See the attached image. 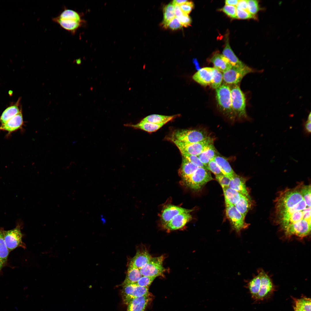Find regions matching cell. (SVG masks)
<instances>
[{
    "mask_svg": "<svg viewBox=\"0 0 311 311\" xmlns=\"http://www.w3.org/2000/svg\"><path fill=\"white\" fill-rule=\"evenodd\" d=\"M256 72L242 62L232 66L223 74V79L227 84H237L247 74Z\"/></svg>",
    "mask_w": 311,
    "mask_h": 311,
    "instance_id": "8992f818",
    "label": "cell"
},
{
    "mask_svg": "<svg viewBox=\"0 0 311 311\" xmlns=\"http://www.w3.org/2000/svg\"><path fill=\"white\" fill-rule=\"evenodd\" d=\"M170 139L180 152L197 156L214 145V140L209 136L202 141L191 143H185L170 138Z\"/></svg>",
    "mask_w": 311,
    "mask_h": 311,
    "instance_id": "277c9868",
    "label": "cell"
},
{
    "mask_svg": "<svg viewBox=\"0 0 311 311\" xmlns=\"http://www.w3.org/2000/svg\"><path fill=\"white\" fill-rule=\"evenodd\" d=\"M247 286L251 297L256 301L263 300L269 297L275 290L271 279L262 270L258 271L257 274L249 281Z\"/></svg>",
    "mask_w": 311,
    "mask_h": 311,
    "instance_id": "7a4b0ae2",
    "label": "cell"
},
{
    "mask_svg": "<svg viewBox=\"0 0 311 311\" xmlns=\"http://www.w3.org/2000/svg\"><path fill=\"white\" fill-rule=\"evenodd\" d=\"M214 68L206 67L198 70L193 76V79L201 85H211L213 78Z\"/></svg>",
    "mask_w": 311,
    "mask_h": 311,
    "instance_id": "2e32d148",
    "label": "cell"
},
{
    "mask_svg": "<svg viewBox=\"0 0 311 311\" xmlns=\"http://www.w3.org/2000/svg\"><path fill=\"white\" fill-rule=\"evenodd\" d=\"M215 178L222 189L229 187L231 179L229 177L222 174L215 176Z\"/></svg>",
    "mask_w": 311,
    "mask_h": 311,
    "instance_id": "7bdbcfd3",
    "label": "cell"
},
{
    "mask_svg": "<svg viewBox=\"0 0 311 311\" xmlns=\"http://www.w3.org/2000/svg\"><path fill=\"white\" fill-rule=\"evenodd\" d=\"M23 124V116L21 111L5 123L1 124L0 130L10 133L20 129Z\"/></svg>",
    "mask_w": 311,
    "mask_h": 311,
    "instance_id": "ac0fdd59",
    "label": "cell"
},
{
    "mask_svg": "<svg viewBox=\"0 0 311 311\" xmlns=\"http://www.w3.org/2000/svg\"><path fill=\"white\" fill-rule=\"evenodd\" d=\"M307 121L311 122V112H310L307 118Z\"/></svg>",
    "mask_w": 311,
    "mask_h": 311,
    "instance_id": "f5cc1de1",
    "label": "cell"
},
{
    "mask_svg": "<svg viewBox=\"0 0 311 311\" xmlns=\"http://www.w3.org/2000/svg\"><path fill=\"white\" fill-rule=\"evenodd\" d=\"M216 99L220 109L227 115L231 116L234 113L231 105V92L228 84H221L215 89Z\"/></svg>",
    "mask_w": 311,
    "mask_h": 311,
    "instance_id": "9c48e42d",
    "label": "cell"
},
{
    "mask_svg": "<svg viewBox=\"0 0 311 311\" xmlns=\"http://www.w3.org/2000/svg\"><path fill=\"white\" fill-rule=\"evenodd\" d=\"M150 300L149 294L135 298L127 305L126 311H144Z\"/></svg>",
    "mask_w": 311,
    "mask_h": 311,
    "instance_id": "ffe728a7",
    "label": "cell"
},
{
    "mask_svg": "<svg viewBox=\"0 0 311 311\" xmlns=\"http://www.w3.org/2000/svg\"><path fill=\"white\" fill-rule=\"evenodd\" d=\"M52 20L62 28L74 34L83 24L84 20L81 14L73 10L65 9Z\"/></svg>",
    "mask_w": 311,
    "mask_h": 311,
    "instance_id": "3957f363",
    "label": "cell"
},
{
    "mask_svg": "<svg viewBox=\"0 0 311 311\" xmlns=\"http://www.w3.org/2000/svg\"><path fill=\"white\" fill-rule=\"evenodd\" d=\"M182 26L187 27L191 25V18L187 14L183 13L178 18Z\"/></svg>",
    "mask_w": 311,
    "mask_h": 311,
    "instance_id": "ee69618b",
    "label": "cell"
},
{
    "mask_svg": "<svg viewBox=\"0 0 311 311\" xmlns=\"http://www.w3.org/2000/svg\"><path fill=\"white\" fill-rule=\"evenodd\" d=\"M191 218L192 216L190 213L179 214L163 225L164 228L168 231L178 230L183 227Z\"/></svg>",
    "mask_w": 311,
    "mask_h": 311,
    "instance_id": "5bb4252c",
    "label": "cell"
},
{
    "mask_svg": "<svg viewBox=\"0 0 311 311\" xmlns=\"http://www.w3.org/2000/svg\"><path fill=\"white\" fill-rule=\"evenodd\" d=\"M182 12L185 14H188L191 11L194 7V3L191 1H188L179 5Z\"/></svg>",
    "mask_w": 311,
    "mask_h": 311,
    "instance_id": "f6af8a7d",
    "label": "cell"
},
{
    "mask_svg": "<svg viewBox=\"0 0 311 311\" xmlns=\"http://www.w3.org/2000/svg\"><path fill=\"white\" fill-rule=\"evenodd\" d=\"M178 115L171 116L164 115L158 114H152L149 115L141 121L154 124L166 123L176 117Z\"/></svg>",
    "mask_w": 311,
    "mask_h": 311,
    "instance_id": "f1b7e54d",
    "label": "cell"
},
{
    "mask_svg": "<svg viewBox=\"0 0 311 311\" xmlns=\"http://www.w3.org/2000/svg\"><path fill=\"white\" fill-rule=\"evenodd\" d=\"M237 18L247 19L253 18L256 19L257 17L251 14L247 10L236 8Z\"/></svg>",
    "mask_w": 311,
    "mask_h": 311,
    "instance_id": "ab89813d",
    "label": "cell"
},
{
    "mask_svg": "<svg viewBox=\"0 0 311 311\" xmlns=\"http://www.w3.org/2000/svg\"><path fill=\"white\" fill-rule=\"evenodd\" d=\"M230 88L231 105L234 114L240 117H246V101L245 95L237 84H232Z\"/></svg>",
    "mask_w": 311,
    "mask_h": 311,
    "instance_id": "5b68a950",
    "label": "cell"
},
{
    "mask_svg": "<svg viewBox=\"0 0 311 311\" xmlns=\"http://www.w3.org/2000/svg\"><path fill=\"white\" fill-rule=\"evenodd\" d=\"M223 79V74L214 68L213 78L211 84L212 87L215 89L219 87L221 85Z\"/></svg>",
    "mask_w": 311,
    "mask_h": 311,
    "instance_id": "d590c367",
    "label": "cell"
},
{
    "mask_svg": "<svg viewBox=\"0 0 311 311\" xmlns=\"http://www.w3.org/2000/svg\"><path fill=\"white\" fill-rule=\"evenodd\" d=\"M211 61L214 65L215 69L223 73L228 70L232 66L225 57L220 54L214 55Z\"/></svg>",
    "mask_w": 311,
    "mask_h": 311,
    "instance_id": "44dd1931",
    "label": "cell"
},
{
    "mask_svg": "<svg viewBox=\"0 0 311 311\" xmlns=\"http://www.w3.org/2000/svg\"><path fill=\"white\" fill-rule=\"evenodd\" d=\"M164 258L163 255L152 257L148 263L139 269L142 275L156 277L163 275L166 270L163 265Z\"/></svg>",
    "mask_w": 311,
    "mask_h": 311,
    "instance_id": "8fae6325",
    "label": "cell"
},
{
    "mask_svg": "<svg viewBox=\"0 0 311 311\" xmlns=\"http://www.w3.org/2000/svg\"><path fill=\"white\" fill-rule=\"evenodd\" d=\"M2 230L5 243L10 252L18 247L25 249V244L22 241L23 234L19 224L12 230H5L2 228Z\"/></svg>",
    "mask_w": 311,
    "mask_h": 311,
    "instance_id": "30bf717a",
    "label": "cell"
},
{
    "mask_svg": "<svg viewBox=\"0 0 311 311\" xmlns=\"http://www.w3.org/2000/svg\"><path fill=\"white\" fill-rule=\"evenodd\" d=\"M174 12L175 16L177 18L178 17L183 13L179 5H174Z\"/></svg>",
    "mask_w": 311,
    "mask_h": 311,
    "instance_id": "681fc988",
    "label": "cell"
},
{
    "mask_svg": "<svg viewBox=\"0 0 311 311\" xmlns=\"http://www.w3.org/2000/svg\"><path fill=\"white\" fill-rule=\"evenodd\" d=\"M238 1L239 0H226L225 3L226 5L236 6Z\"/></svg>",
    "mask_w": 311,
    "mask_h": 311,
    "instance_id": "f907efd6",
    "label": "cell"
},
{
    "mask_svg": "<svg viewBox=\"0 0 311 311\" xmlns=\"http://www.w3.org/2000/svg\"><path fill=\"white\" fill-rule=\"evenodd\" d=\"M294 311H311V299L306 297L299 298L293 297Z\"/></svg>",
    "mask_w": 311,
    "mask_h": 311,
    "instance_id": "83f0119b",
    "label": "cell"
},
{
    "mask_svg": "<svg viewBox=\"0 0 311 311\" xmlns=\"http://www.w3.org/2000/svg\"><path fill=\"white\" fill-rule=\"evenodd\" d=\"M156 278L154 277L142 276L138 281L134 284L137 286L149 287Z\"/></svg>",
    "mask_w": 311,
    "mask_h": 311,
    "instance_id": "f35d334b",
    "label": "cell"
},
{
    "mask_svg": "<svg viewBox=\"0 0 311 311\" xmlns=\"http://www.w3.org/2000/svg\"><path fill=\"white\" fill-rule=\"evenodd\" d=\"M180 152L183 157L187 159L195 165L198 167L206 168V166L201 162L198 156L191 155L183 152Z\"/></svg>",
    "mask_w": 311,
    "mask_h": 311,
    "instance_id": "8d00e7d4",
    "label": "cell"
},
{
    "mask_svg": "<svg viewBox=\"0 0 311 311\" xmlns=\"http://www.w3.org/2000/svg\"><path fill=\"white\" fill-rule=\"evenodd\" d=\"M205 130H201L182 129L174 131L170 138L187 143L202 141L208 137Z\"/></svg>",
    "mask_w": 311,
    "mask_h": 311,
    "instance_id": "ba28073f",
    "label": "cell"
},
{
    "mask_svg": "<svg viewBox=\"0 0 311 311\" xmlns=\"http://www.w3.org/2000/svg\"><path fill=\"white\" fill-rule=\"evenodd\" d=\"M187 0H175L172 1V3L174 5H180L187 1Z\"/></svg>",
    "mask_w": 311,
    "mask_h": 311,
    "instance_id": "816d5d0a",
    "label": "cell"
},
{
    "mask_svg": "<svg viewBox=\"0 0 311 311\" xmlns=\"http://www.w3.org/2000/svg\"><path fill=\"white\" fill-rule=\"evenodd\" d=\"M151 258L147 250L138 251L131 260L129 267L140 269L148 263Z\"/></svg>",
    "mask_w": 311,
    "mask_h": 311,
    "instance_id": "e0dca14e",
    "label": "cell"
},
{
    "mask_svg": "<svg viewBox=\"0 0 311 311\" xmlns=\"http://www.w3.org/2000/svg\"><path fill=\"white\" fill-rule=\"evenodd\" d=\"M225 45L222 52L223 55L230 62L232 66L242 62L239 60L231 48L227 39Z\"/></svg>",
    "mask_w": 311,
    "mask_h": 311,
    "instance_id": "d6a6232c",
    "label": "cell"
},
{
    "mask_svg": "<svg viewBox=\"0 0 311 311\" xmlns=\"http://www.w3.org/2000/svg\"><path fill=\"white\" fill-rule=\"evenodd\" d=\"M213 160L217 164L223 175L231 178L236 174L224 158L217 155Z\"/></svg>",
    "mask_w": 311,
    "mask_h": 311,
    "instance_id": "603a6c76",
    "label": "cell"
},
{
    "mask_svg": "<svg viewBox=\"0 0 311 311\" xmlns=\"http://www.w3.org/2000/svg\"><path fill=\"white\" fill-rule=\"evenodd\" d=\"M222 11L230 17L237 18L236 7L235 6L225 5L222 9Z\"/></svg>",
    "mask_w": 311,
    "mask_h": 311,
    "instance_id": "b9f144b4",
    "label": "cell"
},
{
    "mask_svg": "<svg viewBox=\"0 0 311 311\" xmlns=\"http://www.w3.org/2000/svg\"><path fill=\"white\" fill-rule=\"evenodd\" d=\"M246 180L236 173L230 179L229 187L250 198L246 185Z\"/></svg>",
    "mask_w": 311,
    "mask_h": 311,
    "instance_id": "d6986e66",
    "label": "cell"
},
{
    "mask_svg": "<svg viewBox=\"0 0 311 311\" xmlns=\"http://www.w3.org/2000/svg\"><path fill=\"white\" fill-rule=\"evenodd\" d=\"M142 276L139 269L129 267L126 278L122 284V286L134 283L138 281Z\"/></svg>",
    "mask_w": 311,
    "mask_h": 311,
    "instance_id": "f546056e",
    "label": "cell"
},
{
    "mask_svg": "<svg viewBox=\"0 0 311 311\" xmlns=\"http://www.w3.org/2000/svg\"><path fill=\"white\" fill-rule=\"evenodd\" d=\"M259 2L257 0H247V10L252 15L257 17L256 14L260 10Z\"/></svg>",
    "mask_w": 311,
    "mask_h": 311,
    "instance_id": "74e56055",
    "label": "cell"
},
{
    "mask_svg": "<svg viewBox=\"0 0 311 311\" xmlns=\"http://www.w3.org/2000/svg\"><path fill=\"white\" fill-rule=\"evenodd\" d=\"M251 205L250 198L241 194L239 200L234 206L245 218L251 207Z\"/></svg>",
    "mask_w": 311,
    "mask_h": 311,
    "instance_id": "484cf974",
    "label": "cell"
},
{
    "mask_svg": "<svg viewBox=\"0 0 311 311\" xmlns=\"http://www.w3.org/2000/svg\"><path fill=\"white\" fill-rule=\"evenodd\" d=\"M213 179L211 173L208 170L204 168L198 167L191 176L184 182L187 186L191 189L198 191Z\"/></svg>",
    "mask_w": 311,
    "mask_h": 311,
    "instance_id": "52a82bcc",
    "label": "cell"
},
{
    "mask_svg": "<svg viewBox=\"0 0 311 311\" xmlns=\"http://www.w3.org/2000/svg\"><path fill=\"white\" fill-rule=\"evenodd\" d=\"M225 213L232 229L239 235L241 230L248 226L245 221V218L237 210L234 206L226 207Z\"/></svg>",
    "mask_w": 311,
    "mask_h": 311,
    "instance_id": "7c38bea8",
    "label": "cell"
},
{
    "mask_svg": "<svg viewBox=\"0 0 311 311\" xmlns=\"http://www.w3.org/2000/svg\"><path fill=\"white\" fill-rule=\"evenodd\" d=\"M226 207L234 206L239 200L241 194L229 187L223 188Z\"/></svg>",
    "mask_w": 311,
    "mask_h": 311,
    "instance_id": "d4e9b609",
    "label": "cell"
},
{
    "mask_svg": "<svg viewBox=\"0 0 311 311\" xmlns=\"http://www.w3.org/2000/svg\"><path fill=\"white\" fill-rule=\"evenodd\" d=\"M217 153L216 150L213 145L201 153L198 156L201 162L206 167L209 162L217 155Z\"/></svg>",
    "mask_w": 311,
    "mask_h": 311,
    "instance_id": "836d02e7",
    "label": "cell"
},
{
    "mask_svg": "<svg viewBox=\"0 0 311 311\" xmlns=\"http://www.w3.org/2000/svg\"><path fill=\"white\" fill-rule=\"evenodd\" d=\"M193 211L172 205L166 206L163 210L161 220L163 225L166 224L177 215L183 213H190Z\"/></svg>",
    "mask_w": 311,
    "mask_h": 311,
    "instance_id": "9a60e30c",
    "label": "cell"
},
{
    "mask_svg": "<svg viewBox=\"0 0 311 311\" xmlns=\"http://www.w3.org/2000/svg\"><path fill=\"white\" fill-rule=\"evenodd\" d=\"M10 251L5 243L2 228L0 229V273L6 265Z\"/></svg>",
    "mask_w": 311,
    "mask_h": 311,
    "instance_id": "4316f807",
    "label": "cell"
},
{
    "mask_svg": "<svg viewBox=\"0 0 311 311\" xmlns=\"http://www.w3.org/2000/svg\"><path fill=\"white\" fill-rule=\"evenodd\" d=\"M304 130L305 134L309 135L311 132V122L307 121L304 124Z\"/></svg>",
    "mask_w": 311,
    "mask_h": 311,
    "instance_id": "c3c4849f",
    "label": "cell"
},
{
    "mask_svg": "<svg viewBox=\"0 0 311 311\" xmlns=\"http://www.w3.org/2000/svg\"><path fill=\"white\" fill-rule=\"evenodd\" d=\"M149 288L137 286L134 283L123 286L122 295L124 303L127 305L133 299L149 294Z\"/></svg>",
    "mask_w": 311,
    "mask_h": 311,
    "instance_id": "4fadbf2b",
    "label": "cell"
},
{
    "mask_svg": "<svg viewBox=\"0 0 311 311\" xmlns=\"http://www.w3.org/2000/svg\"><path fill=\"white\" fill-rule=\"evenodd\" d=\"M276 221L288 236L302 238L311 231V207L300 192L299 185L281 191L275 201Z\"/></svg>",
    "mask_w": 311,
    "mask_h": 311,
    "instance_id": "6da1fadb",
    "label": "cell"
},
{
    "mask_svg": "<svg viewBox=\"0 0 311 311\" xmlns=\"http://www.w3.org/2000/svg\"><path fill=\"white\" fill-rule=\"evenodd\" d=\"M165 124V123L154 124L141 121L136 124H125L124 126L135 129H141L148 132H152L157 131Z\"/></svg>",
    "mask_w": 311,
    "mask_h": 311,
    "instance_id": "cb8c5ba5",
    "label": "cell"
},
{
    "mask_svg": "<svg viewBox=\"0 0 311 311\" xmlns=\"http://www.w3.org/2000/svg\"><path fill=\"white\" fill-rule=\"evenodd\" d=\"M236 8L247 10V0H240L236 6Z\"/></svg>",
    "mask_w": 311,
    "mask_h": 311,
    "instance_id": "7dc6e473",
    "label": "cell"
},
{
    "mask_svg": "<svg viewBox=\"0 0 311 311\" xmlns=\"http://www.w3.org/2000/svg\"><path fill=\"white\" fill-rule=\"evenodd\" d=\"M163 15L162 25L164 28H167L169 22L175 17L174 5L172 3H170L165 6L163 9Z\"/></svg>",
    "mask_w": 311,
    "mask_h": 311,
    "instance_id": "1f68e13d",
    "label": "cell"
},
{
    "mask_svg": "<svg viewBox=\"0 0 311 311\" xmlns=\"http://www.w3.org/2000/svg\"><path fill=\"white\" fill-rule=\"evenodd\" d=\"M198 168L183 157L179 173L184 181L189 178Z\"/></svg>",
    "mask_w": 311,
    "mask_h": 311,
    "instance_id": "7402d4cb",
    "label": "cell"
},
{
    "mask_svg": "<svg viewBox=\"0 0 311 311\" xmlns=\"http://www.w3.org/2000/svg\"><path fill=\"white\" fill-rule=\"evenodd\" d=\"M206 168L207 170L212 172L215 176L223 174L217 164L213 160L209 162Z\"/></svg>",
    "mask_w": 311,
    "mask_h": 311,
    "instance_id": "60d3db41",
    "label": "cell"
},
{
    "mask_svg": "<svg viewBox=\"0 0 311 311\" xmlns=\"http://www.w3.org/2000/svg\"><path fill=\"white\" fill-rule=\"evenodd\" d=\"M301 193L307 205L311 207V185L301 184L299 185Z\"/></svg>",
    "mask_w": 311,
    "mask_h": 311,
    "instance_id": "e575fe53",
    "label": "cell"
},
{
    "mask_svg": "<svg viewBox=\"0 0 311 311\" xmlns=\"http://www.w3.org/2000/svg\"><path fill=\"white\" fill-rule=\"evenodd\" d=\"M21 111L17 104L9 107L3 112L0 117V122L3 124Z\"/></svg>",
    "mask_w": 311,
    "mask_h": 311,
    "instance_id": "4dcf8cb0",
    "label": "cell"
},
{
    "mask_svg": "<svg viewBox=\"0 0 311 311\" xmlns=\"http://www.w3.org/2000/svg\"><path fill=\"white\" fill-rule=\"evenodd\" d=\"M178 19L175 17L169 22L168 27L172 30H177L182 27Z\"/></svg>",
    "mask_w": 311,
    "mask_h": 311,
    "instance_id": "bcb514c9",
    "label": "cell"
}]
</instances>
